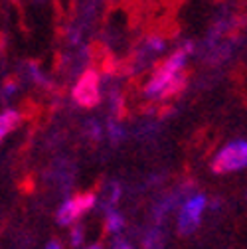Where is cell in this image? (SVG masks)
I'll return each mask as SVG.
<instances>
[{
  "label": "cell",
  "instance_id": "52a82bcc",
  "mask_svg": "<svg viewBox=\"0 0 247 249\" xmlns=\"http://www.w3.org/2000/svg\"><path fill=\"white\" fill-rule=\"evenodd\" d=\"M166 50V40L162 36H150L144 42V52H148L150 55H160Z\"/></svg>",
  "mask_w": 247,
  "mask_h": 249
},
{
  "label": "cell",
  "instance_id": "5bb4252c",
  "mask_svg": "<svg viewBox=\"0 0 247 249\" xmlns=\"http://www.w3.org/2000/svg\"><path fill=\"white\" fill-rule=\"evenodd\" d=\"M46 249H61V245H59V243H57V241H50V243H48V247H46Z\"/></svg>",
  "mask_w": 247,
  "mask_h": 249
},
{
  "label": "cell",
  "instance_id": "4fadbf2b",
  "mask_svg": "<svg viewBox=\"0 0 247 249\" xmlns=\"http://www.w3.org/2000/svg\"><path fill=\"white\" fill-rule=\"evenodd\" d=\"M81 241H83V230H81V228H75V230L71 231V245L77 247Z\"/></svg>",
  "mask_w": 247,
  "mask_h": 249
},
{
  "label": "cell",
  "instance_id": "2e32d148",
  "mask_svg": "<svg viewBox=\"0 0 247 249\" xmlns=\"http://www.w3.org/2000/svg\"><path fill=\"white\" fill-rule=\"evenodd\" d=\"M87 249H103L101 245H91V247H87Z\"/></svg>",
  "mask_w": 247,
  "mask_h": 249
},
{
  "label": "cell",
  "instance_id": "7a4b0ae2",
  "mask_svg": "<svg viewBox=\"0 0 247 249\" xmlns=\"http://www.w3.org/2000/svg\"><path fill=\"white\" fill-rule=\"evenodd\" d=\"M247 164V142L243 139H233L224 144L212 160V170L218 174H229L243 170Z\"/></svg>",
  "mask_w": 247,
  "mask_h": 249
},
{
  "label": "cell",
  "instance_id": "ba28073f",
  "mask_svg": "<svg viewBox=\"0 0 247 249\" xmlns=\"http://www.w3.org/2000/svg\"><path fill=\"white\" fill-rule=\"evenodd\" d=\"M123 228H125V220H123V215L115 210H109L107 213V231L109 233H119Z\"/></svg>",
  "mask_w": 247,
  "mask_h": 249
},
{
  "label": "cell",
  "instance_id": "30bf717a",
  "mask_svg": "<svg viewBox=\"0 0 247 249\" xmlns=\"http://www.w3.org/2000/svg\"><path fill=\"white\" fill-rule=\"evenodd\" d=\"M107 133H109V137H111V141H115V142H119L123 137H125V131H123V127L119 123H109V127H107Z\"/></svg>",
  "mask_w": 247,
  "mask_h": 249
},
{
  "label": "cell",
  "instance_id": "5b68a950",
  "mask_svg": "<svg viewBox=\"0 0 247 249\" xmlns=\"http://www.w3.org/2000/svg\"><path fill=\"white\" fill-rule=\"evenodd\" d=\"M204 210H206V196H202V194L190 196L186 202H184L180 215H178V228L184 235H190L200 226Z\"/></svg>",
  "mask_w": 247,
  "mask_h": 249
},
{
  "label": "cell",
  "instance_id": "9c48e42d",
  "mask_svg": "<svg viewBox=\"0 0 247 249\" xmlns=\"http://www.w3.org/2000/svg\"><path fill=\"white\" fill-rule=\"evenodd\" d=\"M26 70H28V75H30V79H32V81H36V83H40V85H48L46 75L42 73V70L38 68V64H28Z\"/></svg>",
  "mask_w": 247,
  "mask_h": 249
},
{
  "label": "cell",
  "instance_id": "8992f818",
  "mask_svg": "<svg viewBox=\"0 0 247 249\" xmlns=\"http://www.w3.org/2000/svg\"><path fill=\"white\" fill-rule=\"evenodd\" d=\"M20 123H22V113L18 109H4L0 113V142H2Z\"/></svg>",
  "mask_w": 247,
  "mask_h": 249
},
{
  "label": "cell",
  "instance_id": "3957f363",
  "mask_svg": "<svg viewBox=\"0 0 247 249\" xmlns=\"http://www.w3.org/2000/svg\"><path fill=\"white\" fill-rule=\"evenodd\" d=\"M71 97L79 107H95L101 101V75L95 70L83 71L71 89Z\"/></svg>",
  "mask_w": 247,
  "mask_h": 249
},
{
  "label": "cell",
  "instance_id": "9a60e30c",
  "mask_svg": "<svg viewBox=\"0 0 247 249\" xmlns=\"http://www.w3.org/2000/svg\"><path fill=\"white\" fill-rule=\"evenodd\" d=\"M115 249H131V247H129L127 243H121V241H119V243L115 245Z\"/></svg>",
  "mask_w": 247,
  "mask_h": 249
},
{
  "label": "cell",
  "instance_id": "7c38bea8",
  "mask_svg": "<svg viewBox=\"0 0 247 249\" xmlns=\"http://www.w3.org/2000/svg\"><path fill=\"white\" fill-rule=\"evenodd\" d=\"M89 135H91V139H101V135H103V129H101V124L99 123H95V121H89Z\"/></svg>",
  "mask_w": 247,
  "mask_h": 249
},
{
  "label": "cell",
  "instance_id": "277c9868",
  "mask_svg": "<svg viewBox=\"0 0 247 249\" xmlns=\"http://www.w3.org/2000/svg\"><path fill=\"white\" fill-rule=\"evenodd\" d=\"M95 194L93 192H83V194H77L70 200H66L64 204H61V208L57 210V222L61 226H70L73 224L75 220H79V217L83 213H87L91 208L95 206Z\"/></svg>",
  "mask_w": 247,
  "mask_h": 249
},
{
  "label": "cell",
  "instance_id": "8fae6325",
  "mask_svg": "<svg viewBox=\"0 0 247 249\" xmlns=\"http://www.w3.org/2000/svg\"><path fill=\"white\" fill-rule=\"evenodd\" d=\"M16 91H18V81H16V79H8V81L2 85V95H4V99H10Z\"/></svg>",
  "mask_w": 247,
  "mask_h": 249
},
{
  "label": "cell",
  "instance_id": "6da1fadb",
  "mask_svg": "<svg viewBox=\"0 0 247 249\" xmlns=\"http://www.w3.org/2000/svg\"><path fill=\"white\" fill-rule=\"evenodd\" d=\"M192 52H194V46L190 42L174 50L144 83L142 87L144 97L150 101H159L180 91L184 85V79H186V66Z\"/></svg>",
  "mask_w": 247,
  "mask_h": 249
}]
</instances>
